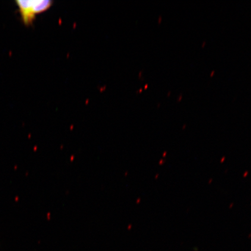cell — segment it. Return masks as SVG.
Segmentation results:
<instances>
[{
    "label": "cell",
    "mask_w": 251,
    "mask_h": 251,
    "mask_svg": "<svg viewBox=\"0 0 251 251\" xmlns=\"http://www.w3.org/2000/svg\"><path fill=\"white\" fill-rule=\"evenodd\" d=\"M17 3L24 23L26 25L32 24L36 14L34 12L33 5L34 1L18 0Z\"/></svg>",
    "instance_id": "cell-1"
},
{
    "label": "cell",
    "mask_w": 251,
    "mask_h": 251,
    "mask_svg": "<svg viewBox=\"0 0 251 251\" xmlns=\"http://www.w3.org/2000/svg\"><path fill=\"white\" fill-rule=\"evenodd\" d=\"M182 99V96H180L179 97V100H178V101H180V100Z\"/></svg>",
    "instance_id": "cell-2"
},
{
    "label": "cell",
    "mask_w": 251,
    "mask_h": 251,
    "mask_svg": "<svg viewBox=\"0 0 251 251\" xmlns=\"http://www.w3.org/2000/svg\"><path fill=\"white\" fill-rule=\"evenodd\" d=\"M213 74H215V71H213V72H212V74H211V76H213Z\"/></svg>",
    "instance_id": "cell-3"
}]
</instances>
